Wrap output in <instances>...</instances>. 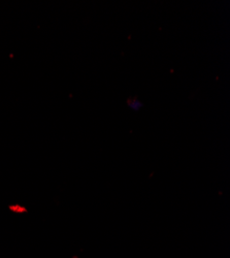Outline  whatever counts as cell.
Masks as SVG:
<instances>
[]
</instances>
